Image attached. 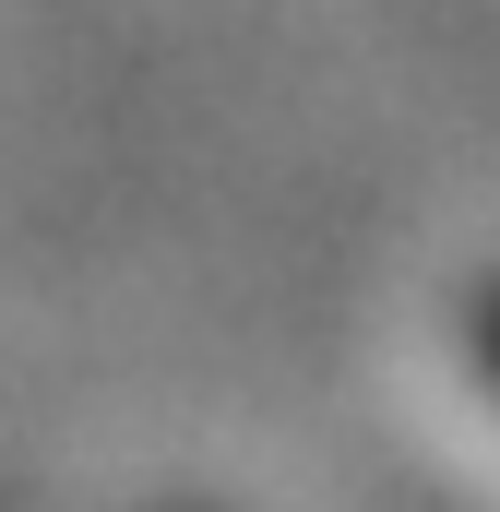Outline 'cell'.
<instances>
[{
    "mask_svg": "<svg viewBox=\"0 0 500 512\" xmlns=\"http://www.w3.org/2000/svg\"><path fill=\"white\" fill-rule=\"evenodd\" d=\"M489 358H500V322H489Z\"/></svg>",
    "mask_w": 500,
    "mask_h": 512,
    "instance_id": "obj_1",
    "label": "cell"
}]
</instances>
